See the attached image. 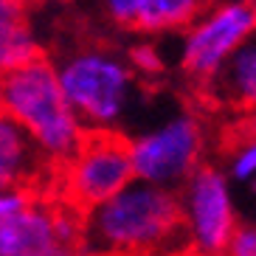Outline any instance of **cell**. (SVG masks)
<instances>
[{"mask_svg":"<svg viewBox=\"0 0 256 256\" xmlns=\"http://www.w3.org/2000/svg\"><path fill=\"white\" fill-rule=\"evenodd\" d=\"M90 256H150L183 236L174 188L132 180L118 194L84 211Z\"/></svg>","mask_w":256,"mask_h":256,"instance_id":"cell-1","label":"cell"},{"mask_svg":"<svg viewBox=\"0 0 256 256\" xmlns=\"http://www.w3.org/2000/svg\"><path fill=\"white\" fill-rule=\"evenodd\" d=\"M56 79L88 132H121L138 96L127 54L110 42H76L54 56Z\"/></svg>","mask_w":256,"mask_h":256,"instance_id":"cell-2","label":"cell"},{"mask_svg":"<svg viewBox=\"0 0 256 256\" xmlns=\"http://www.w3.org/2000/svg\"><path fill=\"white\" fill-rule=\"evenodd\" d=\"M3 79V116L26 130L40 155L60 169L84 141L88 130L62 93L56 68L48 56L26 62Z\"/></svg>","mask_w":256,"mask_h":256,"instance_id":"cell-3","label":"cell"},{"mask_svg":"<svg viewBox=\"0 0 256 256\" xmlns=\"http://www.w3.org/2000/svg\"><path fill=\"white\" fill-rule=\"evenodd\" d=\"M127 141L138 180L174 192L206 164L211 146L206 118L197 110H178Z\"/></svg>","mask_w":256,"mask_h":256,"instance_id":"cell-4","label":"cell"},{"mask_svg":"<svg viewBox=\"0 0 256 256\" xmlns=\"http://www.w3.org/2000/svg\"><path fill=\"white\" fill-rule=\"evenodd\" d=\"M254 31L256 6L250 0H211L180 31V76L200 93Z\"/></svg>","mask_w":256,"mask_h":256,"instance_id":"cell-5","label":"cell"},{"mask_svg":"<svg viewBox=\"0 0 256 256\" xmlns=\"http://www.w3.org/2000/svg\"><path fill=\"white\" fill-rule=\"evenodd\" d=\"M0 256H90L84 211L60 194H34L0 222Z\"/></svg>","mask_w":256,"mask_h":256,"instance_id":"cell-6","label":"cell"},{"mask_svg":"<svg viewBox=\"0 0 256 256\" xmlns=\"http://www.w3.org/2000/svg\"><path fill=\"white\" fill-rule=\"evenodd\" d=\"M54 180L62 200L79 211L96 208L136 180L130 141L121 132H88L74 155L54 172Z\"/></svg>","mask_w":256,"mask_h":256,"instance_id":"cell-7","label":"cell"},{"mask_svg":"<svg viewBox=\"0 0 256 256\" xmlns=\"http://www.w3.org/2000/svg\"><path fill=\"white\" fill-rule=\"evenodd\" d=\"M231 178L226 169L214 164H203L180 188V220L183 240L200 256H222L236 222Z\"/></svg>","mask_w":256,"mask_h":256,"instance_id":"cell-8","label":"cell"},{"mask_svg":"<svg viewBox=\"0 0 256 256\" xmlns=\"http://www.w3.org/2000/svg\"><path fill=\"white\" fill-rule=\"evenodd\" d=\"M200 98L234 118L256 113V31L200 90Z\"/></svg>","mask_w":256,"mask_h":256,"instance_id":"cell-9","label":"cell"},{"mask_svg":"<svg viewBox=\"0 0 256 256\" xmlns=\"http://www.w3.org/2000/svg\"><path fill=\"white\" fill-rule=\"evenodd\" d=\"M54 169L31 144L26 130L0 116V192L3 188H31L40 192L46 180H54Z\"/></svg>","mask_w":256,"mask_h":256,"instance_id":"cell-10","label":"cell"},{"mask_svg":"<svg viewBox=\"0 0 256 256\" xmlns=\"http://www.w3.org/2000/svg\"><path fill=\"white\" fill-rule=\"evenodd\" d=\"M42 56L26 0H0V76Z\"/></svg>","mask_w":256,"mask_h":256,"instance_id":"cell-11","label":"cell"},{"mask_svg":"<svg viewBox=\"0 0 256 256\" xmlns=\"http://www.w3.org/2000/svg\"><path fill=\"white\" fill-rule=\"evenodd\" d=\"M208 3L211 0H144L132 31L144 37L180 34Z\"/></svg>","mask_w":256,"mask_h":256,"instance_id":"cell-12","label":"cell"},{"mask_svg":"<svg viewBox=\"0 0 256 256\" xmlns=\"http://www.w3.org/2000/svg\"><path fill=\"white\" fill-rule=\"evenodd\" d=\"M226 172L234 183H250L256 178V113L236 116Z\"/></svg>","mask_w":256,"mask_h":256,"instance_id":"cell-13","label":"cell"},{"mask_svg":"<svg viewBox=\"0 0 256 256\" xmlns=\"http://www.w3.org/2000/svg\"><path fill=\"white\" fill-rule=\"evenodd\" d=\"M141 40H136L132 46L127 48V60H130V68L132 74L138 76L141 84H150V82H158L160 76H166V60H164V51L158 48L155 37H144L138 34Z\"/></svg>","mask_w":256,"mask_h":256,"instance_id":"cell-14","label":"cell"},{"mask_svg":"<svg viewBox=\"0 0 256 256\" xmlns=\"http://www.w3.org/2000/svg\"><path fill=\"white\" fill-rule=\"evenodd\" d=\"M98 12L113 28L121 31H132L138 20V12H141L144 0H96Z\"/></svg>","mask_w":256,"mask_h":256,"instance_id":"cell-15","label":"cell"},{"mask_svg":"<svg viewBox=\"0 0 256 256\" xmlns=\"http://www.w3.org/2000/svg\"><path fill=\"white\" fill-rule=\"evenodd\" d=\"M222 256H256V222H240L234 228Z\"/></svg>","mask_w":256,"mask_h":256,"instance_id":"cell-16","label":"cell"},{"mask_svg":"<svg viewBox=\"0 0 256 256\" xmlns=\"http://www.w3.org/2000/svg\"><path fill=\"white\" fill-rule=\"evenodd\" d=\"M34 194L37 192H31V188H3L0 192V222L8 220L12 214H17L20 208H26Z\"/></svg>","mask_w":256,"mask_h":256,"instance_id":"cell-17","label":"cell"},{"mask_svg":"<svg viewBox=\"0 0 256 256\" xmlns=\"http://www.w3.org/2000/svg\"><path fill=\"white\" fill-rule=\"evenodd\" d=\"M28 6H46V3H60V0H26Z\"/></svg>","mask_w":256,"mask_h":256,"instance_id":"cell-18","label":"cell"},{"mask_svg":"<svg viewBox=\"0 0 256 256\" xmlns=\"http://www.w3.org/2000/svg\"><path fill=\"white\" fill-rule=\"evenodd\" d=\"M0 116H3V79H0Z\"/></svg>","mask_w":256,"mask_h":256,"instance_id":"cell-19","label":"cell"},{"mask_svg":"<svg viewBox=\"0 0 256 256\" xmlns=\"http://www.w3.org/2000/svg\"><path fill=\"white\" fill-rule=\"evenodd\" d=\"M248 186H250V192H254V194H256V178H254V180L248 183Z\"/></svg>","mask_w":256,"mask_h":256,"instance_id":"cell-20","label":"cell"},{"mask_svg":"<svg viewBox=\"0 0 256 256\" xmlns=\"http://www.w3.org/2000/svg\"><path fill=\"white\" fill-rule=\"evenodd\" d=\"M250 3H254V6H256V0H250Z\"/></svg>","mask_w":256,"mask_h":256,"instance_id":"cell-21","label":"cell"}]
</instances>
